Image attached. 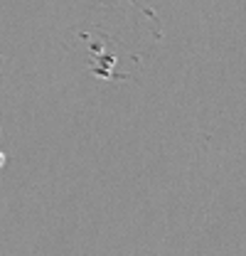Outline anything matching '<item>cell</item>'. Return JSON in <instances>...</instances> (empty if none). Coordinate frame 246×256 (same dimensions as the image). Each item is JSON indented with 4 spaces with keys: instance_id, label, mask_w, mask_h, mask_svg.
Listing matches in <instances>:
<instances>
[{
    "instance_id": "1",
    "label": "cell",
    "mask_w": 246,
    "mask_h": 256,
    "mask_svg": "<svg viewBox=\"0 0 246 256\" xmlns=\"http://www.w3.org/2000/svg\"><path fill=\"white\" fill-rule=\"evenodd\" d=\"M5 165V153H2V148H0V168Z\"/></svg>"
}]
</instances>
